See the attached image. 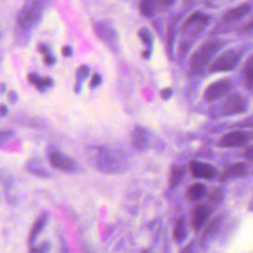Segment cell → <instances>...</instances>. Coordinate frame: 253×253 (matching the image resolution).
I'll use <instances>...</instances> for the list:
<instances>
[{"mask_svg": "<svg viewBox=\"0 0 253 253\" xmlns=\"http://www.w3.org/2000/svg\"><path fill=\"white\" fill-rule=\"evenodd\" d=\"M89 73H90V69L88 66H81L79 67V69L77 70V74H76V77H77V84L81 85L82 82L89 76Z\"/></svg>", "mask_w": 253, "mask_h": 253, "instance_id": "obj_27", "label": "cell"}, {"mask_svg": "<svg viewBox=\"0 0 253 253\" xmlns=\"http://www.w3.org/2000/svg\"><path fill=\"white\" fill-rule=\"evenodd\" d=\"M60 253H68V250H67V248H66L65 245H64V246H61V251H60Z\"/></svg>", "mask_w": 253, "mask_h": 253, "instance_id": "obj_36", "label": "cell"}, {"mask_svg": "<svg viewBox=\"0 0 253 253\" xmlns=\"http://www.w3.org/2000/svg\"><path fill=\"white\" fill-rule=\"evenodd\" d=\"M246 156H248V157H252V156H253V147L247 149V151H246Z\"/></svg>", "mask_w": 253, "mask_h": 253, "instance_id": "obj_35", "label": "cell"}, {"mask_svg": "<svg viewBox=\"0 0 253 253\" xmlns=\"http://www.w3.org/2000/svg\"><path fill=\"white\" fill-rule=\"evenodd\" d=\"M173 236L177 243H181L185 240L187 236V227H186V220L184 217L179 218L174 226Z\"/></svg>", "mask_w": 253, "mask_h": 253, "instance_id": "obj_20", "label": "cell"}, {"mask_svg": "<svg viewBox=\"0 0 253 253\" xmlns=\"http://www.w3.org/2000/svg\"><path fill=\"white\" fill-rule=\"evenodd\" d=\"M172 89L171 88H165L161 91V97L164 99V100H167L169 99L171 96H172Z\"/></svg>", "mask_w": 253, "mask_h": 253, "instance_id": "obj_30", "label": "cell"}, {"mask_svg": "<svg viewBox=\"0 0 253 253\" xmlns=\"http://www.w3.org/2000/svg\"><path fill=\"white\" fill-rule=\"evenodd\" d=\"M185 176V168L182 166H174L172 167L170 171V176H169V188L170 189H175L181 181L183 180Z\"/></svg>", "mask_w": 253, "mask_h": 253, "instance_id": "obj_17", "label": "cell"}, {"mask_svg": "<svg viewBox=\"0 0 253 253\" xmlns=\"http://www.w3.org/2000/svg\"><path fill=\"white\" fill-rule=\"evenodd\" d=\"M48 160L53 167L61 171H65V172L77 171V165L75 161L70 157L66 156L65 154H62L58 151L50 152L48 155Z\"/></svg>", "mask_w": 253, "mask_h": 253, "instance_id": "obj_9", "label": "cell"}, {"mask_svg": "<svg viewBox=\"0 0 253 253\" xmlns=\"http://www.w3.org/2000/svg\"><path fill=\"white\" fill-rule=\"evenodd\" d=\"M180 253H195V246L193 243H189L188 245H186L181 251Z\"/></svg>", "mask_w": 253, "mask_h": 253, "instance_id": "obj_31", "label": "cell"}, {"mask_svg": "<svg viewBox=\"0 0 253 253\" xmlns=\"http://www.w3.org/2000/svg\"><path fill=\"white\" fill-rule=\"evenodd\" d=\"M42 10L43 5L41 0H28L18 14L19 26L24 29L35 27L42 18Z\"/></svg>", "mask_w": 253, "mask_h": 253, "instance_id": "obj_2", "label": "cell"}, {"mask_svg": "<svg viewBox=\"0 0 253 253\" xmlns=\"http://www.w3.org/2000/svg\"><path fill=\"white\" fill-rule=\"evenodd\" d=\"M138 37L140 38V40L148 46L149 49H151V45H152V36L151 33L146 29V28H142L138 31Z\"/></svg>", "mask_w": 253, "mask_h": 253, "instance_id": "obj_24", "label": "cell"}, {"mask_svg": "<svg viewBox=\"0 0 253 253\" xmlns=\"http://www.w3.org/2000/svg\"><path fill=\"white\" fill-rule=\"evenodd\" d=\"M51 245L49 241H43L39 246L33 247L30 253H50Z\"/></svg>", "mask_w": 253, "mask_h": 253, "instance_id": "obj_26", "label": "cell"}, {"mask_svg": "<svg viewBox=\"0 0 253 253\" xmlns=\"http://www.w3.org/2000/svg\"><path fill=\"white\" fill-rule=\"evenodd\" d=\"M231 89L232 84L228 80H219L207 87L204 93V98L209 102L214 101L228 93Z\"/></svg>", "mask_w": 253, "mask_h": 253, "instance_id": "obj_7", "label": "cell"}, {"mask_svg": "<svg viewBox=\"0 0 253 253\" xmlns=\"http://www.w3.org/2000/svg\"><path fill=\"white\" fill-rule=\"evenodd\" d=\"M190 171L195 178L211 179L215 176V169L212 165L197 160L190 163Z\"/></svg>", "mask_w": 253, "mask_h": 253, "instance_id": "obj_11", "label": "cell"}, {"mask_svg": "<svg viewBox=\"0 0 253 253\" xmlns=\"http://www.w3.org/2000/svg\"><path fill=\"white\" fill-rule=\"evenodd\" d=\"M211 209L208 205H199L197 206L192 213V225L196 230H199L205 222L208 220Z\"/></svg>", "mask_w": 253, "mask_h": 253, "instance_id": "obj_13", "label": "cell"}, {"mask_svg": "<svg viewBox=\"0 0 253 253\" xmlns=\"http://www.w3.org/2000/svg\"><path fill=\"white\" fill-rule=\"evenodd\" d=\"M221 198H222V195H221L220 189L213 191V192L211 194V196H210V200H211V202H213V203H218V202L221 200Z\"/></svg>", "mask_w": 253, "mask_h": 253, "instance_id": "obj_28", "label": "cell"}, {"mask_svg": "<svg viewBox=\"0 0 253 253\" xmlns=\"http://www.w3.org/2000/svg\"><path fill=\"white\" fill-rule=\"evenodd\" d=\"M210 21V18L207 15H204L200 12H195L191 16L188 17V19L185 21V23L182 26V32L184 34H192V33H199L204 27L208 25Z\"/></svg>", "mask_w": 253, "mask_h": 253, "instance_id": "obj_8", "label": "cell"}, {"mask_svg": "<svg viewBox=\"0 0 253 253\" xmlns=\"http://www.w3.org/2000/svg\"><path fill=\"white\" fill-rule=\"evenodd\" d=\"M243 31H253V19L243 26Z\"/></svg>", "mask_w": 253, "mask_h": 253, "instance_id": "obj_34", "label": "cell"}, {"mask_svg": "<svg viewBox=\"0 0 253 253\" xmlns=\"http://www.w3.org/2000/svg\"><path fill=\"white\" fill-rule=\"evenodd\" d=\"M5 112H6V108H5L4 105H2V107H1V114H2V116L5 115Z\"/></svg>", "mask_w": 253, "mask_h": 253, "instance_id": "obj_37", "label": "cell"}, {"mask_svg": "<svg viewBox=\"0 0 253 253\" xmlns=\"http://www.w3.org/2000/svg\"><path fill=\"white\" fill-rule=\"evenodd\" d=\"M241 56V52L239 50L230 49L219 54L211 64L210 70L212 72H221L228 71L235 67L238 63L239 58Z\"/></svg>", "mask_w": 253, "mask_h": 253, "instance_id": "obj_4", "label": "cell"}, {"mask_svg": "<svg viewBox=\"0 0 253 253\" xmlns=\"http://www.w3.org/2000/svg\"><path fill=\"white\" fill-rule=\"evenodd\" d=\"M175 0H157V3L163 7H167L170 6Z\"/></svg>", "mask_w": 253, "mask_h": 253, "instance_id": "obj_33", "label": "cell"}, {"mask_svg": "<svg viewBox=\"0 0 253 253\" xmlns=\"http://www.w3.org/2000/svg\"><path fill=\"white\" fill-rule=\"evenodd\" d=\"M97 166L105 173H119L126 169V161L119 152L104 149L98 153Z\"/></svg>", "mask_w": 253, "mask_h": 253, "instance_id": "obj_3", "label": "cell"}, {"mask_svg": "<svg viewBox=\"0 0 253 253\" xmlns=\"http://www.w3.org/2000/svg\"><path fill=\"white\" fill-rule=\"evenodd\" d=\"M40 51L43 54V56H44V62H45V64H47V65H52V64H54V62H55V57L51 54V52L49 51V49H48V47L46 46V45H44V44H41L40 45Z\"/></svg>", "mask_w": 253, "mask_h": 253, "instance_id": "obj_25", "label": "cell"}, {"mask_svg": "<svg viewBox=\"0 0 253 253\" xmlns=\"http://www.w3.org/2000/svg\"><path fill=\"white\" fill-rule=\"evenodd\" d=\"M207 192V188L202 183H195L192 184L187 188V197L191 201H197L205 196Z\"/></svg>", "mask_w": 253, "mask_h": 253, "instance_id": "obj_19", "label": "cell"}, {"mask_svg": "<svg viewBox=\"0 0 253 253\" xmlns=\"http://www.w3.org/2000/svg\"><path fill=\"white\" fill-rule=\"evenodd\" d=\"M28 79L32 84H34L41 91L50 87L53 84V80L50 77H40L36 73L29 74Z\"/></svg>", "mask_w": 253, "mask_h": 253, "instance_id": "obj_18", "label": "cell"}, {"mask_svg": "<svg viewBox=\"0 0 253 253\" xmlns=\"http://www.w3.org/2000/svg\"><path fill=\"white\" fill-rule=\"evenodd\" d=\"M244 77L246 83L250 86H253V55L245 63Z\"/></svg>", "mask_w": 253, "mask_h": 253, "instance_id": "obj_23", "label": "cell"}, {"mask_svg": "<svg viewBox=\"0 0 253 253\" xmlns=\"http://www.w3.org/2000/svg\"><path fill=\"white\" fill-rule=\"evenodd\" d=\"M156 2H157V0H141L140 1L141 13L146 17H150L153 13Z\"/></svg>", "mask_w": 253, "mask_h": 253, "instance_id": "obj_22", "label": "cell"}, {"mask_svg": "<svg viewBox=\"0 0 253 253\" xmlns=\"http://www.w3.org/2000/svg\"><path fill=\"white\" fill-rule=\"evenodd\" d=\"M245 172H246V166L244 163H241V162L233 163L225 167L222 173V179L240 177V176H243Z\"/></svg>", "mask_w": 253, "mask_h": 253, "instance_id": "obj_15", "label": "cell"}, {"mask_svg": "<svg viewBox=\"0 0 253 253\" xmlns=\"http://www.w3.org/2000/svg\"><path fill=\"white\" fill-rule=\"evenodd\" d=\"M220 47L219 41H210L202 44L192 55L190 60V72L197 74L210 62Z\"/></svg>", "mask_w": 253, "mask_h": 253, "instance_id": "obj_1", "label": "cell"}, {"mask_svg": "<svg viewBox=\"0 0 253 253\" xmlns=\"http://www.w3.org/2000/svg\"><path fill=\"white\" fill-rule=\"evenodd\" d=\"M27 168L31 173L38 175L40 177H47L48 176V172L42 166V164L39 161H36V160L29 161V163L27 164Z\"/></svg>", "mask_w": 253, "mask_h": 253, "instance_id": "obj_21", "label": "cell"}, {"mask_svg": "<svg viewBox=\"0 0 253 253\" xmlns=\"http://www.w3.org/2000/svg\"><path fill=\"white\" fill-rule=\"evenodd\" d=\"M94 30L98 38L110 47H116L118 43V35L110 22L99 21L94 25Z\"/></svg>", "mask_w": 253, "mask_h": 253, "instance_id": "obj_5", "label": "cell"}, {"mask_svg": "<svg viewBox=\"0 0 253 253\" xmlns=\"http://www.w3.org/2000/svg\"><path fill=\"white\" fill-rule=\"evenodd\" d=\"M48 221V214L47 213H42L41 214L37 220L35 221L32 230H31V234H30V243L33 244L36 239L38 238L39 234L43 230V228L45 227L46 223Z\"/></svg>", "mask_w": 253, "mask_h": 253, "instance_id": "obj_16", "label": "cell"}, {"mask_svg": "<svg viewBox=\"0 0 253 253\" xmlns=\"http://www.w3.org/2000/svg\"><path fill=\"white\" fill-rule=\"evenodd\" d=\"M101 81H102L101 76L99 74H94L91 79V82H90V87L95 88V87L99 86L101 84Z\"/></svg>", "mask_w": 253, "mask_h": 253, "instance_id": "obj_29", "label": "cell"}, {"mask_svg": "<svg viewBox=\"0 0 253 253\" xmlns=\"http://www.w3.org/2000/svg\"><path fill=\"white\" fill-rule=\"evenodd\" d=\"M131 143L139 151L147 149L150 143L149 131L140 126H136L131 131Z\"/></svg>", "mask_w": 253, "mask_h": 253, "instance_id": "obj_10", "label": "cell"}, {"mask_svg": "<svg viewBox=\"0 0 253 253\" xmlns=\"http://www.w3.org/2000/svg\"><path fill=\"white\" fill-rule=\"evenodd\" d=\"M246 108V102L238 95H231L227 97L220 105L221 113L226 116L243 113Z\"/></svg>", "mask_w": 253, "mask_h": 253, "instance_id": "obj_6", "label": "cell"}, {"mask_svg": "<svg viewBox=\"0 0 253 253\" xmlns=\"http://www.w3.org/2000/svg\"><path fill=\"white\" fill-rule=\"evenodd\" d=\"M248 140L247 133L243 131H231L228 133H225L221 136V138L218 141V146L220 147H235L240 146Z\"/></svg>", "mask_w": 253, "mask_h": 253, "instance_id": "obj_12", "label": "cell"}, {"mask_svg": "<svg viewBox=\"0 0 253 253\" xmlns=\"http://www.w3.org/2000/svg\"><path fill=\"white\" fill-rule=\"evenodd\" d=\"M71 53H72V49H71V47L70 46H68V45H65V46H63L62 47V54L64 55V56H69V55H71Z\"/></svg>", "mask_w": 253, "mask_h": 253, "instance_id": "obj_32", "label": "cell"}, {"mask_svg": "<svg viewBox=\"0 0 253 253\" xmlns=\"http://www.w3.org/2000/svg\"><path fill=\"white\" fill-rule=\"evenodd\" d=\"M250 9L251 7L248 4H242L240 6H237L225 13V15L223 16V21L226 23L238 21L239 19L243 18L250 11Z\"/></svg>", "mask_w": 253, "mask_h": 253, "instance_id": "obj_14", "label": "cell"}]
</instances>
